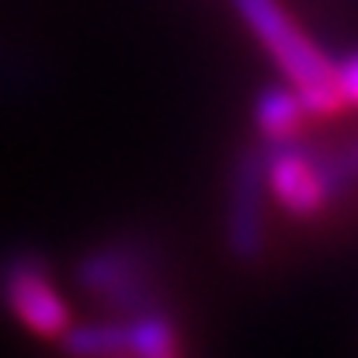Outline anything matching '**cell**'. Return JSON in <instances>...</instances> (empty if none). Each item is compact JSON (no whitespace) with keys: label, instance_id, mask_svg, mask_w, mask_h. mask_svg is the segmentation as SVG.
I'll list each match as a JSON object with an SVG mask.
<instances>
[{"label":"cell","instance_id":"1","mask_svg":"<svg viewBox=\"0 0 358 358\" xmlns=\"http://www.w3.org/2000/svg\"><path fill=\"white\" fill-rule=\"evenodd\" d=\"M243 24L264 45V52L289 77L310 119H334L345 108L338 84V66L320 52V45L296 24V17L278 0H234Z\"/></svg>","mask_w":358,"mask_h":358},{"label":"cell","instance_id":"2","mask_svg":"<svg viewBox=\"0 0 358 358\" xmlns=\"http://www.w3.org/2000/svg\"><path fill=\"white\" fill-rule=\"evenodd\" d=\"M0 299L7 313L35 338L59 341V334L73 324L63 292L52 282L49 264L31 250H14L0 264Z\"/></svg>","mask_w":358,"mask_h":358},{"label":"cell","instance_id":"3","mask_svg":"<svg viewBox=\"0 0 358 358\" xmlns=\"http://www.w3.org/2000/svg\"><path fill=\"white\" fill-rule=\"evenodd\" d=\"M77 285L122 317L153 306V264L139 243L94 247L77 264Z\"/></svg>","mask_w":358,"mask_h":358},{"label":"cell","instance_id":"4","mask_svg":"<svg viewBox=\"0 0 358 358\" xmlns=\"http://www.w3.org/2000/svg\"><path fill=\"white\" fill-rule=\"evenodd\" d=\"M261 167H264V188L271 192V199L282 206L285 216L299 223L324 216L327 206L334 202L324 181V171L317 164V153L303 146L299 139L268 143L261 150Z\"/></svg>","mask_w":358,"mask_h":358},{"label":"cell","instance_id":"5","mask_svg":"<svg viewBox=\"0 0 358 358\" xmlns=\"http://www.w3.org/2000/svg\"><path fill=\"white\" fill-rule=\"evenodd\" d=\"M264 167L261 150L243 153L234 167L230 206H227V243L240 261H257L264 250Z\"/></svg>","mask_w":358,"mask_h":358},{"label":"cell","instance_id":"6","mask_svg":"<svg viewBox=\"0 0 358 358\" xmlns=\"http://www.w3.org/2000/svg\"><path fill=\"white\" fill-rule=\"evenodd\" d=\"M125 358H185L178 324L160 306L132 313L125 324Z\"/></svg>","mask_w":358,"mask_h":358},{"label":"cell","instance_id":"7","mask_svg":"<svg viewBox=\"0 0 358 358\" xmlns=\"http://www.w3.org/2000/svg\"><path fill=\"white\" fill-rule=\"evenodd\" d=\"M254 119H257L264 143H289V139H299L303 122L310 115H306V108H303V101L292 87H264L257 94Z\"/></svg>","mask_w":358,"mask_h":358},{"label":"cell","instance_id":"8","mask_svg":"<svg viewBox=\"0 0 358 358\" xmlns=\"http://www.w3.org/2000/svg\"><path fill=\"white\" fill-rule=\"evenodd\" d=\"M66 358H125V324L94 320V324H70L59 334Z\"/></svg>","mask_w":358,"mask_h":358},{"label":"cell","instance_id":"9","mask_svg":"<svg viewBox=\"0 0 358 358\" xmlns=\"http://www.w3.org/2000/svg\"><path fill=\"white\" fill-rule=\"evenodd\" d=\"M338 84H341L345 105H358V49L338 63Z\"/></svg>","mask_w":358,"mask_h":358}]
</instances>
